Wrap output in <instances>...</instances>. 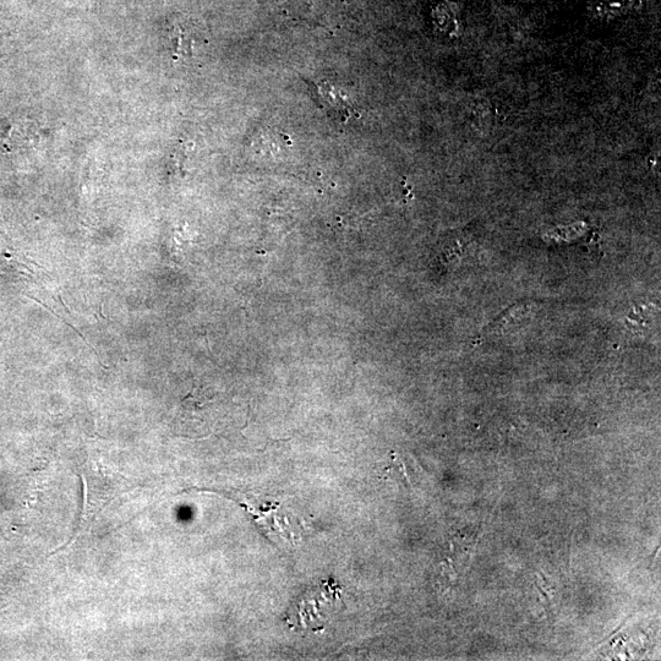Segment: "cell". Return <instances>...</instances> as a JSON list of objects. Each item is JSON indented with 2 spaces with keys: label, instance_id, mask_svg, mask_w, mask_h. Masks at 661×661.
I'll return each mask as SVG.
<instances>
[{
  "label": "cell",
  "instance_id": "6da1fadb",
  "mask_svg": "<svg viewBox=\"0 0 661 661\" xmlns=\"http://www.w3.org/2000/svg\"><path fill=\"white\" fill-rule=\"evenodd\" d=\"M247 508V511L253 515L256 523H259L260 528L267 537H270L273 542L277 543H293L296 540V535L293 533L291 526V518L280 515L278 511L281 510L280 505L270 504L262 505L260 508L250 507L242 504Z\"/></svg>",
  "mask_w": 661,
  "mask_h": 661
}]
</instances>
